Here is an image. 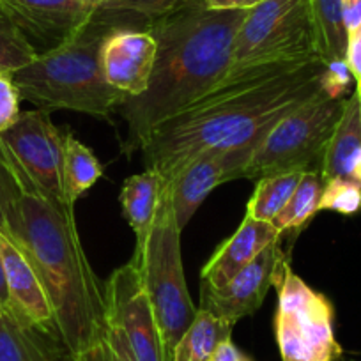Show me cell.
Listing matches in <instances>:
<instances>
[{
  "mask_svg": "<svg viewBox=\"0 0 361 361\" xmlns=\"http://www.w3.org/2000/svg\"><path fill=\"white\" fill-rule=\"evenodd\" d=\"M324 68L321 61H312L220 80L207 94L151 131L140 149L145 166L169 185L202 152L264 138L280 119L322 89Z\"/></svg>",
  "mask_w": 361,
  "mask_h": 361,
  "instance_id": "6da1fadb",
  "label": "cell"
},
{
  "mask_svg": "<svg viewBox=\"0 0 361 361\" xmlns=\"http://www.w3.org/2000/svg\"><path fill=\"white\" fill-rule=\"evenodd\" d=\"M0 158L11 173L6 234L36 269L54 308L61 343L69 353L89 349L105 336V287L83 250L75 204L48 197L0 142Z\"/></svg>",
  "mask_w": 361,
  "mask_h": 361,
  "instance_id": "7a4b0ae2",
  "label": "cell"
},
{
  "mask_svg": "<svg viewBox=\"0 0 361 361\" xmlns=\"http://www.w3.org/2000/svg\"><path fill=\"white\" fill-rule=\"evenodd\" d=\"M246 13L216 11L204 0H188L147 23L145 30L158 44L151 82L144 94L117 106L128 124V156L144 147L158 124L188 109L227 75Z\"/></svg>",
  "mask_w": 361,
  "mask_h": 361,
  "instance_id": "3957f363",
  "label": "cell"
},
{
  "mask_svg": "<svg viewBox=\"0 0 361 361\" xmlns=\"http://www.w3.org/2000/svg\"><path fill=\"white\" fill-rule=\"evenodd\" d=\"M117 27L144 29L138 22L116 13L99 11L75 37L47 51L13 73L20 96L37 110H71L109 117L126 96L105 78L102 47Z\"/></svg>",
  "mask_w": 361,
  "mask_h": 361,
  "instance_id": "277c9868",
  "label": "cell"
},
{
  "mask_svg": "<svg viewBox=\"0 0 361 361\" xmlns=\"http://www.w3.org/2000/svg\"><path fill=\"white\" fill-rule=\"evenodd\" d=\"M180 227L172 202V190L163 185L158 216L142 257H131L144 275L145 289L158 322L166 360L172 361L173 350L192 326L199 308L193 307L186 286L183 257H180Z\"/></svg>",
  "mask_w": 361,
  "mask_h": 361,
  "instance_id": "5b68a950",
  "label": "cell"
},
{
  "mask_svg": "<svg viewBox=\"0 0 361 361\" xmlns=\"http://www.w3.org/2000/svg\"><path fill=\"white\" fill-rule=\"evenodd\" d=\"M312 61L321 59L310 2L264 0L262 4L246 13L235 36L231 69L224 78L253 69Z\"/></svg>",
  "mask_w": 361,
  "mask_h": 361,
  "instance_id": "8992f818",
  "label": "cell"
},
{
  "mask_svg": "<svg viewBox=\"0 0 361 361\" xmlns=\"http://www.w3.org/2000/svg\"><path fill=\"white\" fill-rule=\"evenodd\" d=\"M347 98H329L319 90L267 131L243 179L282 172H321L322 158L343 114Z\"/></svg>",
  "mask_w": 361,
  "mask_h": 361,
  "instance_id": "52a82bcc",
  "label": "cell"
},
{
  "mask_svg": "<svg viewBox=\"0 0 361 361\" xmlns=\"http://www.w3.org/2000/svg\"><path fill=\"white\" fill-rule=\"evenodd\" d=\"M279 307L275 314V336L282 361H336L342 347L333 331L335 310L324 294L303 282L283 262L275 283Z\"/></svg>",
  "mask_w": 361,
  "mask_h": 361,
  "instance_id": "ba28073f",
  "label": "cell"
},
{
  "mask_svg": "<svg viewBox=\"0 0 361 361\" xmlns=\"http://www.w3.org/2000/svg\"><path fill=\"white\" fill-rule=\"evenodd\" d=\"M64 137L50 119V112L30 110L20 114L0 142L20 163L34 185L59 200H68L64 188ZM69 202V200H68Z\"/></svg>",
  "mask_w": 361,
  "mask_h": 361,
  "instance_id": "9c48e42d",
  "label": "cell"
},
{
  "mask_svg": "<svg viewBox=\"0 0 361 361\" xmlns=\"http://www.w3.org/2000/svg\"><path fill=\"white\" fill-rule=\"evenodd\" d=\"M105 301L106 314L124 329L137 361H169L137 260L114 271L105 283Z\"/></svg>",
  "mask_w": 361,
  "mask_h": 361,
  "instance_id": "30bf717a",
  "label": "cell"
},
{
  "mask_svg": "<svg viewBox=\"0 0 361 361\" xmlns=\"http://www.w3.org/2000/svg\"><path fill=\"white\" fill-rule=\"evenodd\" d=\"M287 259L289 253L283 250L280 235L224 287H213L200 280L199 308L235 326L243 317L259 310L271 287H275Z\"/></svg>",
  "mask_w": 361,
  "mask_h": 361,
  "instance_id": "8fae6325",
  "label": "cell"
},
{
  "mask_svg": "<svg viewBox=\"0 0 361 361\" xmlns=\"http://www.w3.org/2000/svg\"><path fill=\"white\" fill-rule=\"evenodd\" d=\"M262 140L264 138H259L241 147L213 149L202 152L180 170L172 183H169L180 231L195 216L197 209L202 206L213 190L228 180L245 177L246 166Z\"/></svg>",
  "mask_w": 361,
  "mask_h": 361,
  "instance_id": "7c38bea8",
  "label": "cell"
},
{
  "mask_svg": "<svg viewBox=\"0 0 361 361\" xmlns=\"http://www.w3.org/2000/svg\"><path fill=\"white\" fill-rule=\"evenodd\" d=\"M103 0H0L4 13L23 36L39 41L43 51L75 37L102 11Z\"/></svg>",
  "mask_w": 361,
  "mask_h": 361,
  "instance_id": "4fadbf2b",
  "label": "cell"
},
{
  "mask_svg": "<svg viewBox=\"0 0 361 361\" xmlns=\"http://www.w3.org/2000/svg\"><path fill=\"white\" fill-rule=\"evenodd\" d=\"M0 259L4 266L9 298L6 314L61 342L54 308L36 269L20 246L2 231H0Z\"/></svg>",
  "mask_w": 361,
  "mask_h": 361,
  "instance_id": "5bb4252c",
  "label": "cell"
},
{
  "mask_svg": "<svg viewBox=\"0 0 361 361\" xmlns=\"http://www.w3.org/2000/svg\"><path fill=\"white\" fill-rule=\"evenodd\" d=\"M158 44L152 34L135 27H117L105 37L102 66L105 78L126 98L147 90L156 62Z\"/></svg>",
  "mask_w": 361,
  "mask_h": 361,
  "instance_id": "9a60e30c",
  "label": "cell"
},
{
  "mask_svg": "<svg viewBox=\"0 0 361 361\" xmlns=\"http://www.w3.org/2000/svg\"><path fill=\"white\" fill-rule=\"evenodd\" d=\"M271 221L245 216L238 231L214 252L202 267L200 279L213 287H224L248 264H252L267 246L280 238Z\"/></svg>",
  "mask_w": 361,
  "mask_h": 361,
  "instance_id": "2e32d148",
  "label": "cell"
},
{
  "mask_svg": "<svg viewBox=\"0 0 361 361\" xmlns=\"http://www.w3.org/2000/svg\"><path fill=\"white\" fill-rule=\"evenodd\" d=\"M322 180L349 179L361 186V98L347 96L343 114L331 135L321 165Z\"/></svg>",
  "mask_w": 361,
  "mask_h": 361,
  "instance_id": "e0dca14e",
  "label": "cell"
},
{
  "mask_svg": "<svg viewBox=\"0 0 361 361\" xmlns=\"http://www.w3.org/2000/svg\"><path fill=\"white\" fill-rule=\"evenodd\" d=\"M163 192V179L152 169H145L142 173L131 176L124 180L121 190V206L128 224L133 228L137 245L133 257H142L147 246L149 235L154 227L159 209V199Z\"/></svg>",
  "mask_w": 361,
  "mask_h": 361,
  "instance_id": "ac0fdd59",
  "label": "cell"
},
{
  "mask_svg": "<svg viewBox=\"0 0 361 361\" xmlns=\"http://www.w3.org/2000/svg\"><path fill=\"white\" fill-rule=\"evenodd\" d=\"M62 347L9 314L0 315V361H55Z\"/></svg>",
  "mask_w": 361,
  "mask_h": 361,
  "instance_id": "d6986e66",
  "label": "cell"
},
{
  "mask_svg": "<svg viewBox=\"0 0 361 361\" xmlns=\"http://www.w3.org/2000/svg\"><path fill=\"white\" fill-rule=\"evenodd\" d=\"M232 329L234 324L199 308L192 326L177 343L172 361H209L218 345L231 338Z\"/></svg>",
  "mask_w": 361,
  "mask_h": 361,
  "instance_id": "ffe728a7",
  "label": "cell"
},
{
  "mask_svg": "<svg viewBox=\"0 0 361 361\" xmlns=\"http://www.w3.org/2000/svg\"><path fill=\"white\" fill-rule=\"evenodd\" d=\"M312 18H314L315 36H317L319 59L322 64L345 61L347 34L343 23L342 0H308Z\"/></svg>",
  "mask_w": 361,
  "mask_h": 361,
  "instance_id": "44dd1931",
  "label": "cell"
},
{
  "mask_svg": "<svg viewBox=\"0 0 361 361\" xmlns=\"http://www.w3.org/2000/svg\"><path fill=\"white\" fill-rule=\"evenodd\" d=\"M103 163L73 133L64 137V188L66 197L75 204L87 190L102 179Z\"/></svg>",
  "mask_w": 361,
  "mask_h": 361,
  "instance_id": "7402d4cb",
  "label": "cell"
},
{
  "mask_svg": "<svg viewBox=\"0 0 361 361\" xmlns=\"http://www.w3.org/2000/svg\"><path fill=\"white\" fill-rule=\"evenodd\" d=\"M305 172H282L257 179L253 195L246 206V216L260 221H273V218L287 206L290 197L300 186Z\"/></svg>",
  "mask_w": 361,
  "mask_h": 361,
  "instance_id": "603a6c76",
  "label": "cell"
},
{
  "mask_svg": "<svg viewBox=\"0 0 361 361\" xmlns=\"http://www.w3.org/2000/svg\"><path fill=\"white\" fill-rule=\"evenodd\" d=\"M322 188H324V180H322L321 172H305L300 186L290 197L287 206L271 221L273 227L282 235L289 232H294V234L300 232L314 218V214L319 213Z\"/></svg>",
  "mask_w": 361,
  "mask_h": 361,
  "instance_id": "cb8c5ba5",
  "label": "cell"
},
{
  "mask_svg": "<svg viewBox=\"0 0 361 361\" xmlns=\"http://www.w3.org/2000/svg\"><path fill=\"white\" fill-rule=\"evenodd\" d=\"M37 54L39 51L23 36L22 30L4 13H0V71H18Z\"/></svg>",
  "mask_w": 361,
  "mask_h": 361,
  "instance_id": "d4e9b609",
  "label": "cell"
},
{
  "mask_svg": "<svg viewBox=\"0 0 361 361\" xmlns=\"http://www.w3.org/2000/svg\"><path fill=\"white\" fill-rule=\"evenodd\" d=\"M185 2L188 0H103L102 11L128 16L145 29L149 22L176 11Z\"/></svg>",
  "mask_w": 361,
  "mask_h": 361,
  "instance_id": "484cf974",
  "label": "cell"
},
{
  "mask_svg": "<svg viewBox=\"0 0 361 361\" xmlns=\"http://www.w3.org/2000/svg\"><path fill=\"white\" fill-rule=\"evenodd\" d=\"M361 209V186L349 179L326 180L319 211L354 214Z\"/></svg>",
  "mask_w": 361,
  "mask_h": 361,
  "instance_id": "4316f807",
  "label": "cell"
},
{
  "mask_svg": "<svg viewBox=\"0 0 361 361\" xmlns=\"http://www.w3.org/2000/svg\"><path fill=\"white\" fill-rule=\"evenodd\" d=\"M20 90L13 80V73L0 71V133L13 126L18 121L20 114Z\"/></svg>",
  "mask_w": 361,
  "mask_h": 361,
  "instance_id": "83f0119b",
  "label": "cell"
},
{
  "mask_svg": "<svg viewBox=\"0 0 361 361\" xmlns=\"http://www.w3.org/2000/svg\"><path fill=\"white\" fill-rule=\"evenodd\" d=\"M350 80H353V73H350L349 66L345 61H335L329 62L322 73V90L329 98H345L347 90H349Z\"/></svg>",
  "mask_w": 361,
  "mask_h": 361,
  "instance_id": "f1b7e54d",
  "label": "cell"
},
{
  "mask_svg": "<svg viewBox=\"0 0 361 361\" xmlns=\"http://www.w3.org/2000/svg\"><path fill=\"white\" fill-rule=\"evenodd\" d=\"M105 345L106 353H109V361H137L126 338V333L110 314H106Z\"/></svg>",
  "mask_w": 361,
  "mask_h": 361,
  "instance_id": "f546056e",
  "label": "cell"
},
{
  "mask_svg": "<svg viewBox=\"0 0 361 361\" xmlns=\"http://www.w3.org/2000/svg\"><path fill=\"white\" fill-rule=\"evenodd\" d=\"M55 361H109V353H106L105 336L89 349L80 350V353H69L66 347H62L57 354Z\"/></svg>",
  "mask_w": 361,
  "mask_h": 361,
  "instance_id": "4dcf8cb0",
  "label": "cell"
},
{
  "mask_svg": "<svg viewBox=\"0 0 361 361\" xmlns=\"http://www.w3.org/2000/svg\"><path fill=\"white\" fill-rule=\"evenodd\" d=\"M345 62L349 66L353 78L361 82V25L357 27L354 32L349 34L347 39V51H345Z\"/></svg>",
  "mask_w": 361,
  "mask_h": 361,
  "instance_id": "1f68e13d",
  "label": "cell"
},
{
  "mask_svg": "<svg viewBox=\"0 0 361 361\" xmlns=\"http://www.w3.org/2000/svg\"><path fill=\"white\" fill-rule=\"evenodd\" d=\"M13 180L8 166L0 158V231L8 232V221H6V209H8L9 199H11Z\"/></svg>",
  "mask_w": 361,
  "mask_h": 361,
  "instance_id": "d6a6232c",
  "label": "cell"
},
{
  "mask_svg": "<svg viewBox=\"0 0 361 361\" xmlns=\"http://www.w3.org/2000/svg\"><path fill=\"white\" fill-rule=\"evenodd\" d=\"M209 361H253L248 354L243 353L238 345L232 343V340H225L218 345V349L214 350L213 357Z\"/></svg>",
  "mask_w": 361,
  "mask_h": 361,
  "instance_id": "836d02e7",
  "label": "cell"
},
{
  "mask_svg": "<svg viewBox=\"0 0 361 361\" xmlns=\"http://www.w3.org/2000/svg\"><path fill=\"white\" fill-rule=\"evenodd\" d=\"M209 9H216V11H234V9H241V11H250V9L257 8L262 4L264 0H204Z\"/></svg>",
  "mask_w": 361,
  "mask_h": 361,
  "instance_id": "e575fe53",
  "label": "cell"
},
{
  "mask_svg": "<svg viewBox=\"0 0 361 361\" xmlns=\"http://www.w3.org/2000/svg\"><path fill=\"white\" fill-rule=\"evenodd\" d=\"M342 9L347 34L354 32L361 25V0H342Z\"/></svg>",
  "mask_w": 361,
  "mask_h": 361,
  "instance_id": "d590c367",
  "label": "cell"
},
{
  "mask_svg": "<svg viewBox=\"0 0 361 361\" xmlns=\"http://www.w3.org/2000/svg\"><path fill=\"white\" fill-rule=\"evenodd\" d=\"M356 92H357V96H360V98H361V82L356 83Z\"/></svg>",
  "mask_w": 361,
  "mask_h": 361,
  "instance_id": "8d00e7d4",
  "label": "cell"
},
{
  "mask_svg": "<svg viewBox=\"0 0 361 361\" xmlns=\"http://www.w3.org/2000/svg\"><path fill=\"white\" fill-rule=\"evenodd\" d=\"M6 314V308L4 305H2V301H0V315H4Z\"/></svg>",
  "mask_w": 361,
  "mask_h": 361,
  "instance_id": "74e56055",
  "label": "cell"
}]
</instances>
